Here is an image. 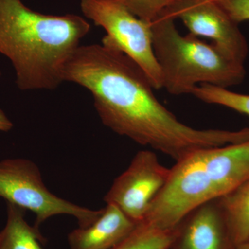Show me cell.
Masks as SVG:
<instances>
[{
    "instance_id": "obj_1",
    "label": "cell",
    "mask_w": 249,
    "mask_h": 249,
    "mask_svg": "<svg viewBox=\"0 0 249 249\" xmlns=\"http://www.w3.org/2000/svg\"><path fill=\"white\" fill-rule=\"evenodd\" d=\"M63 82L83 87L92 96L104 125L175 161L208 147L249 139V129L194 128L160 102L143 71L124 53L102 44L80 45L62 70Z\"/></svg>"
},
{
    "instance_id": "obj_2",
    "label": "cell",
    "mask_w": 249,
    "mask_h": 249,
    "mask_svg": "<svg viewBox=\"0 0 249 249\" xmlns=\"http://www.w3.org/2000/svg\"><path fill=\"white\" fill-rule=\"evenodd\" d=\"M90 30L78 15L41 14L22 0H0V53L12 63L22 91L56 89L64 65Z\"/></svg>"
},
{
    "instance_id": "obj_3",
    "label": "cell",
    "mask_w": 249,
    "mask_h": 249,
    "mask_svg": "<svg viewBox=\"0 0 249 249\" xmlns=\"http://www.w3.org/2000/svg\"><path fill=\"white\" fill-rule=\"evenodd\" d=\"M248 180L249 140L196 150L170 168L166 184L143 219L160 229H176L193 210L227 196Z\"/></svg>"
},
{
    "instance_id": "obj_4",
    "label": "cell",
    "mask_w": 249,
    "mask_h": 249,
    "mask_svg": "<svg viewBox=\"0 0 249 249\" xmlns=\"http://www.w3.org/2000/svg\"><path fill=\"white\" fill-rule=\"evenodd\" d=\"M175 21L160 13L151 22L154 52L163 88L170 94H192L201 84L228 89L243 81L245 65L227 58L211 42L181 35Z\"/></svg>"
},
{
    "instance_id": "obj_5",
    "label": "cell",
    "mask_w": 249,
    "mask_h": 249,
    "mask_svg": "<svg viewBox=\"0 0 249 249\" xmlns=\"http://www.w3.org/2000/svg\"><path fill=\"white\" fill-rule=\"evenodd\" d=\"M85 18L106 32L101 44L127 55L146 74L155 89L163 88L152 44L151 22L135 16L119 0H80Z\"/></svg>"
},
{
    "instance_id": "obj_6",
    "label": "cell",
    "mask_w": 249,
    "mask_h": 249,
    "mask_svg": "<svg viewBox=\"0 0 249 249\" xmlns=\"http://www.w3.org/2000/svg\"><path fill=\"white\" fill-rule=\"evenodd\" d=\"M0 197L34 213L36 229L49 218L61 214L74 217L80 227H88L103 211L88 209L55 196L45 186L38 166L27 159L0 160Z\"/></svg>"
},
{
    "instance_id": "obj_7",
    "label": "cell",
    "mask_w": 249,
    "mask_h": 249,
    "mask_svg": "<svg viewBox=\"0 0 249 249\" xmlns=\"http://www.w3.org/2000/svg\"><path fill=\"white\" fill-rule=\"evenodd\" d=\"M160 13L181 20L189 34L209 39L227 58L245 65L249 52L247 40L239 24L216 0H175Z\"/></svg>"
},
{
    "instance_id": "obj_8",
    "label": "cell",
    "mask_w": 249,
    "mask_h": 249,
    "mask_svg": "<svg viewBox=\"0 0 249 249\" xmlns=\"http://www.w3.org/2000/svg\"><path fill=\"white\" fill-rule=\"evenodd\" d=\"M170 174V168L162 165L152 150L139 151L128 168L115 178L104 196L105 202L115 205L133 222H140Z\"/></svg>"
},
{
    "instance_id": "obj_9",
    "label": "cell",
    "mask_w": 249,
    "mask_h": 249,
    "mask_svg": "<svg viewBox=\"0 0 249 249\" xmlns=\"http://www.w3.org/2000/svg\"><path fill=\"white\" fill-rule=\"evenodd\" d=\"M219 199L208 201L187 214L176 228L170 249H234Z\"/></svg>"
},
{
    "instance_id": "obj_10",
    "label": "cell",
    "mask_w": 249,
    "mask_h": 249,
    "mask_svg": "<svg viewBox=\"0 0 249 249\" xmlns=\"http://www.w3.org/2000/svg\"><path fill=\"white\" fill-rule=\"evenodd\" d=\"M102 214L92 224L78 227L69 233L70 249H111L137 226L117 206L106 204Z\"/></svg>"
},
{
    "instance_id": "obj_11",
    "label": "cell",
    "mask_w": 249,
    "mask_h": 249,
    "mask_svg": "<svg viewBox=\"0 0 249 249\" xmlns=\"http://www.w3.org/2000/svg\"><path fill=\"white\" fill-rule=\"evenodd\" d=\"M25 210L7 203V218L0 231V249H43L38 229L25 219Z\"/></svg>"
},
{
    "instance_id": "obj_12",
    "label": "cell",
    "mask_w": 249,
    "mask_h": 249,
    "mask_svg": "<svg viewBox=\"0 0 249 249\" xmlns=\"http://www.w3.org/2000/svg\"><path fill=\"white\" fill-rule=\"evenodd\" d=\"M235 245L249 241V180L219 199Z\"/></svg>"
},
{
    "instance_id": "obj_13",
    "label": "cell",
    "mask_w": 249,
    "mask_h": 249,
    "mask_svg": "<svg viewBox=\"0 0 249 249\" xmlns=\"http://www.w3.org/2000/svg\"><path fill=\"white\" fill-rule=\"evenodd\" d=\"M176 229L165 230L142 220L130 233L111 249H170Z\"/></svg>"
},
{
    "instance_id": "obj_14",
    "label": "cell",
    "mask_w": 249,
    "mask_h": 249,
    "mask_svg": "<svg viewBox=\"0 0 249 249\" xmlns=\"http://www.w3.org/2000/svg\"><path fill=\"white\" fill-rule=\"evenodd\" d=\"M192 94L203 102L223 106L249 116V95L210 84L198 85Z\"/></svg>"
},
{
    "instance_id": "obj_15",
    "label": "cell",
    "mask_w": 249,
    "mask_h": 249,
    "mask_svg": "<svg viewBox=\"0 0 249 249\" xmlns=\"http://www.w3.org/2000/svg\"><path fill=\"white\" fill-rule=\"evenodd\" d=\"M137 17L152 22L175 0H119Z\"/></svg>"
},
{
    "instance_id": "obj_16",
    "label": "cell",
    "mask_w": 249,
    "mask_h": 249,
    "mask_svg": "<svg viewBox=\"0 0 249 249\" xmlns=\"http://www.w3.org/2000/svg\"><path fill=\"white\" fill-rule=\"evenodd\" d=\"M237 24L249 21V0H216Z\"/></svg>"
},
{
    "instance_id": "obj_17",
    "label": "cell",
    "mask_w": 249,
    "mask_h": 249,
    "mask_svg": "<svg viewBox=\"0 0 249 249\" xmlns=\"http://www.w3.org/2000/svg\"><path fill=\"white\" fill-rule=\"evenodd\" d=\"M13 127V123L5 114L4 111L0 109V132H9Z\"/></svg>"
},
{
    "instance_id": "obj_18",
    "label": "cell",
    "mask_w": 249,
    "mask_h": 249,
    "mask_svg": "<svg viewBox=\"0 0 249 249\" xmlns=\"http://www.w3.org/2000/svg\"><path fill=\"white\" fill-rule=\"evenodd\" d=\"M234 249H249V241L240 244V245H236Z\"/></svg>"
},
{
    "instance_id": "obj_19",
    "label": "cell",
    "mask_w": 249,
    "mask_h": 249,
    "mask_svg": "<svg viewBox=\"0 0 249 249\" xmlns=\"http://www.w3.org/2000/svg\"><path fill=\"white\" fill-rule=\"evenodd\" d=\"M0 76H1V71H0Z\"/></svg>"
}]
</instances>
